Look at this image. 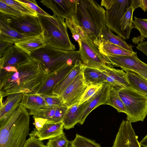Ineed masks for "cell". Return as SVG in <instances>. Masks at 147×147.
<instances>
[{
    "label": "cell",
    "mask_w": 147,
    "mask_h": 147,
    "mask_svg": "<svg viewBox=\"0 0 147 147\" xmlns=\"http://www.w3.org/2000/svg\"><path fill=\"white\" fill-rule=\"evenodd\" d=\"M0 70V94L3 97L36 90L48 74L40 61L32 58L16 67H7Z\"/></svg>",
    "instance_id": "1"
},
{
    "label": "cell",
    "mask_w": 147,
    "mask_h": 147,
    "mask_svg": "<svg viewBox=\"0 0 147 147\" xmlns=\"http://www.w3.org/2000/svg\"><path fill=\"white\" fill-rule=\"evenodd\" d=\"M22 3L28 6L31 9L35 11L38 14L48 16L50 15L43 10L37 5L34 0H18Z\"/></svg>",
    "instance_id": "40"
},
{
    "label": "cell",
    "mask_w": 147,
    "mask_h": 147,
    "mask_svg": "<svg viewBox=\"0 0 147 147\" xmlns=\"http://www.w3.org/2000/svg\"><path fill=\"white\" fill-rule=\"evenodd\" d=\"M38 16L42 29L41 35L46 45L62 50L75 51V46L69 38L65 19L55 15Z\"/></svg>",
    "instance_id": "4"
},
{
    "label": "cell",
    "mask_w": 147,
    "mask_h": 147,
    "mask_svg": "<svg viewBox=\"0 0 147 147\" xmlns=\"http://www.w3.org/2000/svg\"><path fill=\"white\" fill-rule=\"evenodd\" d=\"M33 118L34 121V125L36 129L38 130L42 128L47 119L38 117L33 116Z\"/></svg>",
    "instance_id": "44"
},
{
    "label": "cell",
    "mask_w": 147,
    "mask_h": 147,
    "mask_svg": "<svg viewBox=\"0 0 147 147\" xmlns=\"http://www.w3.org/2000/svg\"><path fill=\"white\" fill-rule=\"evenodd\" d=\"M22 96L23 94L20 93L7 96L5 103L0 106V121L7 118L13 113L20 105Z\"/></svg>",
    "instance_id": "21"
},
{
    "label": "cell",
    "mask_w": 147,
    "mask_h": 147,
    "mask_svg": "<svg viewBox=\"0 0 147 147\" xmlns=\"http://www.w3.org/2000/svg\"><path fill=\"white\" fill-rule=\"evenodd\" d=\"M20 105L29 110L37 109L49 106L36 90L30 93L23 94Z\"/></svg>",
    "instance_id": "22"
},
{
    "label": "cell",
    "mask_w": 147,
    "mask_h": 147,
    "mask_svg": "<svg viewBox=\"0 0 147 147\" xmlns=\"http://www.w3.org/2000/svg\"><path fill=\"white\" fill-rule=\"evenodd\" d=\"M57 107L49 106L37 109L29 110V115L50 120L54 116Z\"/></svg>",
    "instance_id": "35"
},
{
    "label": "cell",
    "mask_w": 147,
    "mask_h": 147,
    "mask_svg": "<svg viewBox=\"0 0 147 147\" xmlns=\"http://www.w3.org/2000/svg\"><path fill=\"white\" fill-rule=\"evenodd\" d=\"M8 5L13 7L24 15L38 17V14L28 6L18 0H2Z\"/></svg>",
    "instance_id": "34"
},
{
    "label": "cell",
    "mask_w": 147,
    "mask_h": 147,
    "mask_svg": "<svg viewBox=\"0 0 147 147\" xmlns=\"http://www.w3.org/2000/svg\"><path fill=\"white\" fill-rule=\"evenodd\" d=\"M98 48L102 55L132 56L135 52L128 51L102 39H101Z\"/></svg>",
    "instance_id": "25"
},
{
    "label": "cell",
    "mask_w": 147,
    "mask_h": 147,
    "mask_svg": "<svg viewBox=\"0 0 147 147\" xmlns=\"http://www.w3.org/2000/svg\"><path fill=\"white\" fill-rule=\"evenodd\" d=\"M76 62H67L59 69L48 73L36 90L37 93L40 95L52 94L54 88L71 70Z\"/></svg>",
    "instance_id": "11"
},
{
    "label": "cell",
    "mask_w": 147,
    "mask_h": 147,
    "mask_svg": "<svg viewBox=\"0 0 147 147\" xmlns=\"http://www.w3.org/2000/svg\"><path fill=\"white\" fill-rule=\"evenodd\" d=\"M12 44L6 42H0V57Z\"/></svg>",
    "instance_id": "45"
},
{
    "label": "cell",
    "mask_w": 147,
    "mask_h": 147,
    "mask_svg": "<svg viewBox=\"0 0 147 147\" xmlns=\"http://www.w3.org/2000/svg\"><path fill=\"white\" fill-rule=\"evenodd\" d=\"M131 6L134 10L139 7L146 12L147 11V0H131Z\"/></svg>",
    "instance_id": "43"
},
{
    "label": "cell",
    "mask_w": 147,
    "mask_h": 147,
    "mask_svg": "<svg viewBox=\"0 0 147 147\" xmlns=\"http://www.w3.org/2000/svg\"><path fill=\"white\" fill-rule=\"evenodd\" d=\"M14 44L29 55L35 51L46 45L44 42L41 34Z\"/></svg>",
    "instance_id": "26"
},
{
    "label": "cell",
    "mask_w": 147,
    "mask_h": 147,
    "mask_svg": "<svg viewBox=\"0 0 147 147\" xmlns=\"http://www.w3.org/2000/svg\"><path fill=\"white\" fill-rule=\"evenodd\" d=\"M101 39L108 41L128 51H134L133 50V46L132 45L126 43L124 39L120 36L114 34L106 25L104 26L102 29Z\"/></svg>",
    "instance_id": "27"
},
{
    "label": "cell",
    "mask_w": 147,
    "mask_h": 147,
    "mask_svg": "<svg viewBox=\"0 0 147 147\" xmlns=\"http://www.w3.org/2000/svg\"><path fill=\"white\" fill-rule=\"evenodd\" d=\"M133 22L132 29L135 28L139 31L140 35L132 38V42L135 44H138L144 42L147 38V19L138 18L135 16Z\"/></svg>",
    "instance_id": "29"
},
{
    "label": "cell",
    "mask_w": 147,
    "mask_h": 147,
    "mask_svg": "<svg viewBox=\"0 0 147 147\" xmlns=\"http://www.w3.org/2000/svg\"><path fill=\"white\" fill-rule=\"evenodd\" d=\"M0 18L10 28L24 35L36 36L42 33L41 26L38 17L27 15L15 16L0 12Z\"/></svg>",
    "instance_id": "8"
},
{
    "label": "cell",
    "mask_w": 147,
    "mask_h": 147,
    "mask_svg": "<svg viewBox=\"0 0 147 147\" xmlns=\"http://www.w3.org/2000/svg\"><path fill=\"white\" fill-rule=\"evenodd\" d=\"M122 88L111 86L106 105L113 107L119 113L122 112L126 114V109L119 94V90Z\"/></svg>",
    "instance_id": "28"
},
{
    "label": "cell",
    "mask_w": 147,
    "mask_h": 147,
    "mask_svg": "<svg viewBox=\"0 0 147 147\" xmlns=\"http://www.w3.org/2000/svg\"><path fill=\"white\" fill-rule=\"evenodd\" d=\"M82 72L84 80L88 86L102 84L106 82L102 70L83 65Z\"/></svg>",
    "instance_id": "23"
},
{
    "label": "cell",
    "mask_w": 147,
    "mask_h": 147,
    "mask_svg": "<svg viewBox=\"0 0 147 147\" xmlns=\"http://www.w3.org/2000/svg\"><path fill=\"white\" fill-rule=\"evenodd\" d=\"M47 147V146H46V147Z\"/></svg>",
    "instance_id": "48"
},
{
    "label": "cell",
    "mask_w": 147,
    "mask_h": 147,
    "mask_svg": "<svg viewBox=\"0 0 147 147\" xmlns=\"http://www.w3.org/2000/svg\"><path fill=\"white\" fill-rule=\"evenodd\" d=\"M78 50L82 64L86 66L105 70L108 66L98 47L88 38L81 41Z\"/></svg>",
    "instance_id": "10"
},
{
    "label": "cell",
    "mask_w": 147,
    "mask_h": 147,
    "mask_svg": "<svg viewBox=\"0 0 147 147\" xmlns=\"http://www.w3.org/2000/svg\"><path fill=\"white\" fill-rule=\"evenodd\" d=\"M42 141L38 138L30 137L26 140L23 147H45Z\"/></svg>",
    "instance_id": "42"
},
{
    "label": "cell",
    "mask_w": 147,
    "mask_h": 147,
    "mask_svg": "<svg viewBox=\"0 0 147 147\" xmlns=\"http://www.w3.org/2000/svg\"><path fill=\"white\" fill-rule=\"evenodd\" d=\"M0 12L4 14L15 16H21L24 15L2 0H0Z\"/></svg>",
    "instance_id": "39"
},
{
    "label": "cell",
    "mask_w": 147,
    "mask_h": 147,
    "mask_svg": "<svg viewBox=\"0 0 147 147\" xmlns=\"http://www.w3.org/2000/svg\"><path fill=\"white\" fill-rule=\"evenodd\" d=\"M69 147H101L94 140L76 134L75 139L69 141Z\"/></svg>",
    "instance_id": "33"
},
{
    "label": "cell",
    "mask_w": 147,
    "mask_h": 147,
    "mask_svg": "<svg viewBox=\"0 0 147 147\" xmlns=\"http://www.w3.org/2000/svg\"><path fill=\"white\" fill-rule=\"evenodd\" d=\"M105 13V10L96 1L77 0L75 11L71 17L98 47L102 29L106 24Z\"/></svg>",
    "instance_id": "2"
},
{
    "label": "cell",
    "mask_w": 147,
    "mask_h": 147,
    "mask_svg": "<svg viewBox=\"0 0 147 147\" xmlns=\"http://www.w3.org/2000/svg\"><path fill=\"white\" fill-rule=\"evenodd\" d=\"M136 48L147 56V41H144L139 43Z\"/></svg>",
    "instance_id": "46"
},
{
    "label": "cell",
    "mask_w": 147,
    "mask_h": 147,
    "mask_svg": "<svg viewBox=\"0 0 147 147\" xmlns=\"http://www.w3.org/2000/svg\"><path fill=\"white\" fill-rule=\"evenodd\" d=\"M127 74L130 88L147 96V80L138 74L127 69H123Z\"/></svg>",
    "instance_id": "24"
},
{
    "label": "cell",
    "mask_w": 147,
    "mask_h": 147,
    "mask_svg": "<svg viewBox=\"0 0 147 147\" xmlns=\"http://www.w3.org/2000/svg\"><path fill=\"white\" fill-rule=\"evenodd\" d=\"M111 85L106 82L102 87L88 101L86 102L78 123L82 125L89 113L96 108L106 105Z\"/></svg>",
    "instance_id": "16"
},
{
    "label": "cell",
    "mask_w": 147,
    "mask_h": 147,
    "mask_svg": "<svg viewBox=\"0 0 147 147\" xmlns=\"http://www.w3.org/2000/svg\"><path fill=\"white\" fill-rule=\"evenodd\" d=\"M40 95L44 99L49 106H65L63 101L59 96L53 94H43Z\"/></svg>",
    "instance_id": "38"
},
{
    "label": "cell",
    "mask_w": 147,
    "mask_h": 147,
    "mask_svg": "<svg viewBox=\"0 0 147 147\" xmlns=\"http://www.w3.org/2000/svg\"><path fill=\"white\" fill-rule=\"evenodd\" d=\"M63 125L62 122L47 120L42 128L38 130L34 129L30 134V137H38L40 140L50 139L62 134Z\"/></svg>",
    "instance_id": "17"
},
{
    "label": "cell",
    "mask_w": 147,
    "mask_h": 147,
    "mask_svg": "<svg viewBox=\"0 0 147 147\" xmlns=\"http://www.w3.org/2000/svg\"><path fill=\"white\" fill-rule=\"evenodd\" d=\"M31 59L30 55L14 44H12L0 57V68L7 67H16L28 61Z\"/></svg>",
    "instance_id": "14"
},
{
    "label": "cell",
    "mask_w": 147,
    "mask_h": 147,
    "mask_svg": "<svg viewBox=\"0 0 147 147\" xmlns=\"http://www.w3.org/2000/svg\"><path fill=\"white\" fill-rule=\"evenodd\" d=\"M69 141L67 139L64 132L61 134L49 139L47 147H68Z\"/></svg>",
    "instance_id": "36"
},
{
    "label": "cell",
    "mask_w": 147,
    "mask_h": 147,
    "mask_svg": "<svg viewBox=\"0 0 147 147\" xmlns=\"http://www.w3.org/2000/svg\"><path fill=\"white\" fill-rule=\"evenodd\" d=\"M131 0H102L101 6L106 9V24L110 30L124 39V35L121 26V21L128 9Z\"/></svg>",
    "instance_id": "7"
},
{
    "label": "cell",
    "mask_w": 147,
    "mask_h": 147,
    "mask_svg": "<svg viewBox=\"0 0 147 147\" xmlns=\"http://www.w3.org/2000/svg\"><path fill=\"white\" fill-rule=\"evenodd\" d=\"M77 0H42L40 2L51 9L54 15L65 19L71 17L74 13Z\"/></svg>",
    "instance_id": "15"
},
{
    "label": "cell",
    "mask_w": 147,
    "mask_h": 147,
    "mask_svg": "<svg viewBox=\"0 0 147 147\" xmlns=\"http://www.w3.org/2000/svg\"><path fill=\"white\" fill-rule=\"evenodd\" d=\"M65 19V23L67 27L70 30L72 37L76 41L78 42V45L80 44L81 40L90 38L84 33L80 27L74 22L71 17Z\"/></svg>",
    "instance_id": "31"
},
{
    "label": "cell",
    "mask_w": 147,
    "mask_h": 147,
    "mask_svg": "<svg viewBox=\"0 0 147 147\" xmlns=\"http://www.w3.org/2000/svg\"><path fill=\"white\" fill-rule=\"evenodd\" d=\"M137 52L132 56L102 55L107 65L113 68L120 67L122 70L127 69L138 74L147 79V64L141 61L138 57Z\"/></svg>",
    "instance_id": "9"
},
{
    "label": "cell",
    "mask_w": 147,
    "mask_h": 147,
    "mask_svg": "<svg viewBox=\"0 0 147 147\" xmlns=\"http://www.w3.org/2000/svg\"><path fill=\"white\" fill-rule=\"evenodd\" d=\"M126 110L127 119L130 122L143 121L147 115V96L130 88L119 92Z\"/></svg>",
    "instance_id": "6"
},
{
    "label": "cell",
    "mask_w": 147,
    "mask_h": 147,
    "mask_svg": "<svg viewBox=\"0 0 147 147\" xmlns=\"http://www.w3.org/2000/svg\"><path fill=\"white\" fill-rule=\"evenodd\" d=\"M112 147H141L129 121H122Z\"/></svg>",
    "instance_id": "13"
},
{
    "label": "cell",
    "mask_w": 147,
    "mask_h": 147,
    "mask_svg": "<svg viewBox=\"0 0 147 147\" xmlns=\"http://www.w3.org/2000/svg\"><path fill=\"white\" fill-rule=\"evenodd\" d=\"M30 56L31 58L40 61L48 74L67 62L81 60L78 51L62 50L47 45L35 51Z\"/></svg>",
    "instance_id": "5"
},
{
    "label": "cell",
    "mask_w": 147,
    "mask_h": 147,
    "mask_svg": "<svg viewBox=\"0 0 147 147\" xmlns=\"http://www.w3.org/2000/svg\"><path fill=\"white\" fill-rule=\"evenodd\" d=\"M22 34L10 28L0 18V42H6L15 44L33 38Z\"/></svg>",
    "instance_id": "18"
},
{
    "label": "cell",
    "mask_w": 147,
    "mask_h": 147,
    "mask_svg": "<svg viewBox=\"0 0 147 147\" xmlns=\"http://www.w3.org/2000/svg\"><path fill=\"white\" fill-rule=\"evenodd\" d=\"M83 65L81 60H77L71 70L54 88L52 94L60 96L82 71Z\"/></svg>",
    "instance_id": "20"
},
{
    "label": "cell",
    "mask_w": 147,
    "mask_h": 147,
    "mask_svg": "<svg viewBox=\"0 0 147 147\" xmlns=\"http://www.w3.org/2000/svg\"><path fill=\"white\" fill-rule=\"evenodd\" d=\"M88 86L84 80L82 70L59 96L64 105L69 107L79 103Z\"/></svg>",
    "instance_id": "12"
},
{
    "label": "cell",
    "mask_w": 147,
    "mask_h": 147,
    "mask_svg": "<svg viewBox=\"0 0 147 147\" xmlns=\"http://www.w3.org/2000/svg\"><path fill=\"white\" fill-rule=\"evenodd\" d=\"M86 103L80 105L78 103L68 107L62 121L64 129L73 128L78 123Z\"/></svg>",
    "instance_id": "19"
},
{
    "label": "cell",
    "mask_w": 147,
    "mask_h": 147,
    "mask_svg": "<svg viewBox=\"0 0 147 147\" xmlns=\"http://www.w3.org/2000/svg\"><path fill=\"white\" fill-rule=\"evenodd\" d=\"M103 84L88 86L81 97L79 104H82L88 101L102 87Z\"/></svg>",
    "instance_id": "37"
},
{
    "label": "cell",
    "mask_w": 147,
    "mask_h": 147,
    "mask_svg": "<svg viewBox=\"0 0 147 147\" xmlns=\"http://www.w3.org/2000/svg\"><path fill=\"white\" fill-rule=\"evenodd\" d=\"M140 146L147 147V135L139 142Z\"/></svg>",
    "instance_id": "47"
},
{
    "label": "cell",
    "mask_w": 147,
    "mask_h": 147,
    "mask_svg": "<svg viewBox=\"0 0 147 147\" xmlns=\"http://www.w3.org/2000/svg\"><path fill=\"white\" fill-rule=\"evenodd\" d=\"M68 108V107L65 106L57 107L54 116L49 121L55 122H62Z\"/></svg>",
    "instance_id": "41"
},
{
    "label": "cell",
    "mask_w": 147,
    "mask_h": 147,
    "mask_svg": "<svg viewBox=\"0 0 147 147\" xmlns=\"http://www.w3.org/2000/svg\"><path fill=\"white\" fill-rule=\"evenodd\" d=\"M20 105L7 118L0 121V147H23L29 134L30 117Z\"/></svg>",
    "instance_id": "3"
},
{
    "label": "cell",
    "mask_w": 147,
    "mask_h": 147,
    "mask_svg": "<svg viewBox=\"0 0 147 147\" xmlns=\"http://www.w3.org/2000/svg\"></svg>",
    "instance_id": "49"
},
{
    "label": "cell",
    "mask_w": 147,
    "mask_h": 147,
    "mask_svg": "<svg viewBox=\"0 0 147 147\" xmlns=\"http://www.w3.org/2000/svg\"><path fill=\"white\" fill-rule=\"evenodd\" d=\"M105 70L119 84L124 87L130 88L127 80V74L123 70L108 66Z\"/></svg>",
    "instance_id": "32"
},
{
    "label": "cell",
    "mask_w": 147,
    "mask_h": 147,
    "mask_svg": "<svg viewBox=\"0 0 147 147\" xmlns=\"http://www.w3.org/2000/svg\"><path fill=\"white\" fill-rule=\"evenodd\" d=\"M134 10L131 6L127 10L121 21V26L122 31L124 35L125 39H128L133 25V15Z\"/></svg>",
    "instance_id": "30"
}]
</instances>
